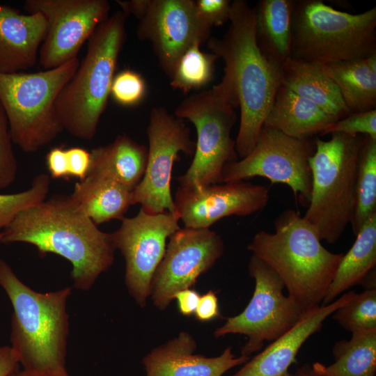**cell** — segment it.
Instances as JSON below:
<instances>
[{
	"instance_id": "4fadbf2b",
	"label": "cell",
	"mask_w": 376,
	"mask_h": 376,
	"mask_svg": "<svg viewBox=\"0 0 376 376\" xmlns=\"http://www.w3.org/2000/svg\"><path fill=\"white\" fill-rule=\"evenodd\" d=\"M179 220L177 214H150L141 208L136 216L124 217L112 233L115 248L125 259L126 287L141 307L146 306L150 295L152 279L164 256L167 238L180 228Z\"/></svg>"
},
{
	"instance_id": "2e32d148",
	"label": "cell",
	"mask_w": 376,
	"mask_h": 376,
	"mask_svg": "<svg viewBox=\"0 0 376 376\" xmlns=\"http://www.w3.org/2000/svg\"><path fill=\"white\" fill-rule=\"evenodd\" d=\"M211 31L198 16L193 0H150L136 35L150 42L160 67L171 79L183 54L194 43L207 42Z\"/></svg>"
},
{
	"instance_id": "30bf717a",
	"label": "cell",
	"mask_w": 376,
	"mask_h": 376,
	"mask_svg": "<svg viewBox=\"0 0 376 376\" xmlns=\"http://www.w3.org/2000/svg\"><path fill=\"white\" fill-rule=\"evenodd\" d=\"M248 268L255 281L250 301L242 313L228 318L214 332L217 338L230 334L246 336L248 340L241 349V355L246 357L260 350L265 341H274L285 334L305 314L283 294V281L267 263L252 255Z\"/></svg>"
},
{
	"instance_id": "d4e9b609",
	"label": "cell",
	"mask_w": 376,
	"mask_h": 376,
	"mask_svg": "<svg viewBox=\"0 0 376 376\" xmlns=\"http://www.w3.org/2000/svg\"><path fill=\"white\" fill-rule=\"evenodd\" d=\"M294 0H260L253 8L257 45L272 63L281 67L290 58Z\"/></svg>"
},
{
	"instance_id": "7402d4cb",
	"label": "cell",
	"mask_w": 376,
	"mask_h": 376,
	"mask_svg": "<svg viewBox=\"0 0 376 376\" xmlns=\"http://www.w3.org/2000/svg\"><path fill=\"white\" fill-rule=\"evenodd\" d=\"M281 85L338 120L350 114L337 86L321 64L290 58L281 67Z\"/></svg>"
},
{
	"instance_id": "3957f363",
	"label": "cell",
	"mask_w": 376,
	"mask_h": 376,
	"mask_svg": "<svg viewBox=\"0 0 376 376\" xmlns=\"http://www.w3.org/2000/svg\"><path fill=\"white\" fill-rule=\"evenodd\" d=\"M274 225V233H256L247 249L277 274L288 296L306 313L323 301L343 253L324 247L314 228L295 210L283 211Z\"/></svg>"
},
{
	"instance_id": "44dd1931",
	"label": "cell",
	"mask_w": 376,
	"mask_h": 376,
	"mask_svg": "<svg viewBox=\"0 0 376 376\" xmlns=\"http://www.w3.org/2000/svg\"><path fill=\"white\" fill-rule=\"evenodd\" d=\"M338 119L283 86L279 88L263 126L298 139L321 134Z\"/></svg>"
},
{
	"instance_id": "d6986e66",
	"label": "cell",
	"mask_w": 376,
	"mask_h": 376,
	"mask_svg": "<svg viewBox=\"0 0 376 376\" xmlns=\"http://www.w3.org/2000/svg\"><path fill=\"white\" fill-rule=\"evenodd\" d=\"M354 290L342 295L327 305H320L306 312L288 331L272 341L265 350L232 376H289L290 366L296 362L297 353L324 321L354 295Z\"/></svg>"
},
{
	"instance_id": "83f0119b",
	"label": "cell",
	"mask_w": 376,
	"mask_h": 376,
	"mask_svg": "<svg viewBox=\"0 0 376 376\" xmlns=\"http://www.w3.org/2000/svg\"><path fill=\"white\" fill-rule=\"evenodd\" d=\"M335 361L325 366L316 362L307 369L311 376H375L376 329L352 333L333 348Z\"/></svg>"
},
{
	"instance_id": "4316f807",
	"label": "cell",
	"mask_w": 376,
	"mask_h": 376,
	"mask_svg": "<svg viewBox=\"0 0 376 376\" xmlns=\"http://www.w3.org/2000/svg\"><path fill=\"white\" fill-rule=\"evenodd\" d=\"M352 247L342 260L336 271L322 305L335 300L350 288L363 284L370 271L376 265V213L363 224Z\"/></svg>"
},
{
	"instance_id": "7a4b0ae2",
	"label": "cell",
	"mask_w": 376,
	"mask_h": 376,
	"mask_svg": "<svg viewBox=\"0 0 376 376\" xmlns=\"http://www.w3.org/2000/svg\"><path fill=\"white\" fill-rule=\"evenodd\" d=\"M230 25L221 38L210 37V52L225 63L224 75L240 109L235 140L242 159L256 145L264 121L281 86V68L269 62L257 45L254 10L244 0L231 3Z\"/></svg>"
},
{
	"instance_id": "8fae6325",
	"label": "cell",
	"mask_w": 376,
	"mask_h": 376,
	"mask_svg": "<svg viewBox=\"0 0 376 376\" xmlns=\"http://www.w3.org/2000/svg\"><path fill=\"white\" fill-rule=\"evenodd\" d=\"M315 150V139H298L263 126L253 150L244 158L227 164L222 182L263 177L272 183L289 186L295 197L308 205L312 190L309 159Z\"/></svg>"
},
{
	"instance_id": "f1b7e54d",
	"label": "cell",
	"mask_w": 376,
	"mask_h": 376,
	"mask_svg": "<svg viewBox=\"0 0 376 376\" xmlns=\"http://www.w3.org/2000/svg\"><path fill=\"white\" fill-rule=\"evenodd\" d=\"M376 213V139L364 136L355 186L354 206L350 224L356 235L366 221Z\"/></svg>"
},
{
	"instance_id": "d590c367",
	"label": "cell",
	"mask_w": 376,
	"mask_h": 376,
	"mask_svg": "<svg viewBox=\"0 0 376 376\" xmlns=\"http://www.w3.org/2000/svg\"><path fill=\"white\" fill-rule=\"evenodd\" d=\"M194 1L198 16L210 28L221 26L229 20L230 1L196 0Z\"/></svg>"
},
{
	"instance_id": "ab89813d",
	"label": "cell",
	"mask_w": 376,
	"mask_h": 376,
	"mask_svg": "<svg viewBox=\"0 0 376 376\" xmlns=\"http://www.w3.org/2000/svg\"><path fill=\"white\" fill-rule=\"evenodd\" d=\"M200 296L194 289L186 288L177 292L173 299H176L180 313L184 316H190L196 311Z\"/></svg>"
},
{
	"instance_id": "ee69618b",
	"label": "cell",
	"mask_w": 376,
	"mask_h": 376,
	"mask_svg": "<svg viewBox=\"0 0 376 376\" xmlns=\"http://www.w3.org/2000/svg\"><path fill=\"white\" fill-rule=\"evenodd\" d=\"M293 376H311L308 372L307 369L301 368L298 370L295 373L293 374Z\"/></svg>"
},
{
	"instance_id": "8992f818",
	"label": "cell",
	"mask_w": 376,
	"mask_h": 376,
	"mask_svg": "<svg viewBox=\"0 0 376 376\" xmlns=\"http://www.w3.org/2000/svg\"><path fill=\"white\" fill-rule=\"evenodd\" d=\"M376 54V7L352 14L320 0L294 1L290 58L325 65Z\"/></svg>"
},
{
	"instance_id": "603a6c76",
	"label": "cell",
	"mask_w": 376,
	"mask_h": 376,
	"mask_svg": "<svg viewBox=\"0 0 376 376\" xmlns=\"http://www.w3.org/2000/svg\"><path fill=\"white\" fill-rule=\"evenodd\" d=\"M88 171L111 178L131 191L141 181L147 165L148 148L126 134L91 150Z\"/></svg>"
},
{
	"instance_id": "484cf974",
	"label": "cell",
	"mask_w": 376,
	"mask_h": 376,
	"mask_svg": "<svg viewBox=\"0 0 376 376\" xmlns=\"http://www.w3.org/2000/svg\"><path fill=\"white\" fill-rule=\"evenodd\" d=\"M337 86L350 113L376 108V54L352 61L322 65Z\"/></svg>"
},
{
	"instance_id": "7c38bea8",
	"label": "cell",
	"mask_w": 376,
	"mask_h": 376,
	"mask_svg": "<svg viewBox=\"0 0 376 376\" xmlns=\"http://www.w3.org/2000/svg\"><path fill=\"white\" fill-rule=\"evenodd\" d=\"M147 134L146 169L141 181L132 191V205L140 204L141 208L150 214H177L171 191L173 166L180 159V152L192 155L196 143L183 120L162 107L152 109Z\"/></svg>"
},
{
	"instance_id": "bcb514c9",
	"label": "cell",
	"mask_w": 376,
	"mask_h": 376,
	"mask_svg": "<svg viewBox=\"0 0 376 376\" xmlns=\"http://www.w3.org/2000/svg\"><path fill=\"white\" fill-rule=\"evenodd\" d=\"M289 376H293V374L291 373Z\"/></svg>"
},
{
	"instance_id": "f6af8a7d",
	"label": "cell",
	"mask_w": 376,
	"mask_h": 376,
	"mask_svg": "<svg viewBox=\"0 0 376 376\" xmlns=\"http://www.w3.org/2000/svg\"><path fill=\"white\" fill-rule=\"evenodd\" d=\"M1 237H2V232L0 231V244H1Z\"/></svg>"
},
{
	"instance_id": "8d00e7d4",
	"label": "cell",
	"mask_w": 376,
	"mask_h": 376,
	"mask_svg": "<svg viewBox=\"0 0 376 376\" xmlns=\"http://www.w3.org/2000/svg\"><path fill=\"white\" fill-rule=\"evenodd\" d=\"M69 178L83 180L88 175L91 166V153L81 147L66 149Z\"/></svg>"
},
{
	"instance_id": "b9f144b4",
	"label": "cell",
	"mask_w": 376,
	"mask_h": 376,
	"mask_svg": "<svg viewBox=\"0 0 376 376\" xmlns=\"http://www.w3.org/2000/svg\"><path fill=\"white\" fill-rule=\"evenodd\" d=\"M150 0H131V1H116L123 12L127 16L132 15L139 19L146 13Z\"/></svg>"
},
{
	"instance_id": "d6a6232c",
	"label": "cell",
	"mask_w": 376,
	"mask_h": 376,
	"mask_svg": "<svg viewBox=\"0 0 376 376\" xmlns=\"http://www.w3.org/2000/svg\"><path fill=\"white\" fill-rule=\"evenodd\" d=\"M147 85L143 76L130 69L115 75L110 95L118 104L130 107L139 104L145 98Z\"/></svg>"
},
{
	"instance_id": "836d02e7",
	"label": "cell",
	"mask_w": 376,
	"mask_h": 376,
	"mask_svg": "<svg viewBox=\"0 0 376 376\" xmlns=\"http://www.w3.org/2000/svg\"><path fill=\"white\" fill-rule=\"evenodd\" d=\"M17 169L8 119L0 102V189L14 182Z\"/></svg>"
},
{
	"instance_id": "f35d334b",
	"label": "cell",
	"mask_w": 376,
	"mask_h": 376,
	"mask_svg": "<svg viewBox=\"0 0 376 376\" xmlns=\"http://www.w3.org/2000/svg\"><path fill=\"white\" fill-rule=\"evenodd\" d=\"M194 315L196 318L202 322H210L221 317L218 297L215 292L210 290L200 296Z\"/></svg>"
},
{
	"instance_id": "9c48e42d",
	"label": "cell",
	"mask_w": 376,
	"mask_h": 376,
	"mask_svg": "<svg viewBox=\"0 0 376 376\" xmlns=\"http://www.w3.org/2000/svg\"><path fill=\"white\" fill-rule=\"evenodd\" d=\"M237 107L230 85L224 77L212 88L189 95L176 107L174 115L192 123L197 133L192 162L177 178L180 187L201 188L222 182L224 168L238 157L230 136Z\"/></svg>"
},
{
	"instance_id": "5bb4252c",
	"label": "cell",
	"mask_w": 376,
	"mask_h": 376,
	"mask_svg": "<svg viewBox=\"0 0 376 376\" xmlns=\"http://www.w3.org/2000/svg\"><path fill=\"white\" fill-rule=\"evenodd\" d=\"M23 8L47 20L39 63L50 70L77 57L86 40L109 17L110 4L107 0H26Z\"/></svg>"
},
{
	"instance_id": "ffe728a7",
	"label": "cell",
	"mask_w": 376,
	"mask_h": 376,
	"mask_svg": "<svg viewBox=\"0 0 376 376\" xmlns=\"http://www.w3.org/2000/svg\"><path fill=\"white\" fill-rule=\"evenodd\" d=\"M47 31L41 13L23 14L0 3V73H18L34 66Z\"/></svg>"
},
{
	"instance_id": "cb8c5ba5",
	"label": "cell",
	"mask_w": 376,
	"mask_h": 376,
	"mask_svg": "<svg viewBox=\"0 0 376 376\" xmlns=\"http://www.w3.org/2000/svg\"><path fill=\"white\" fill-rule=\"evenodd\" d=\"M132 191L119 182L89 173L77 182L70 196L97 226L124 218L132 205Z\"/></svg>"
},
{
	"instance_id": "9a60e30c",
	"label": "cell",
	"mask_w": 376,
	"mask_h": 376,
	"mask_svg": "<svg viewBox=\"0 0 376 376\" xmlns=\"http://www.w3.org/2000/svg\"><path fill=\"white\" fill-rule=\"evenodd\" d=\"M221 237L210 228H180L169 237L164 256L153 275L151 299L166 309L179 290L190 288L221 257Z\"/></svg>"
},
{
	"instance_id": "74e56055",
	"label": "cell",
	"mask_w": 376,
	"mask_h": 376,
	"mask_svg": "<svg viewBox=\"0 0 376 376\" xmlns=\"http://www.w3.org/2000/svg\"><path fill=\"white\" fill-rule=\"evenodd\" d=\"M45 159L52 178H69L66 150L59 146L54 147L47 153Z\"/></svg>"
},
{
	"instance_id": "e0dca14e",
	"label": "cell",
	"mask_w": 376,
	"mask_h": 376,
	"mask_svg": "<svg viewBox=\"0 0 376 376\" xmlns=\"http://www.w3.org/2000/svg\"><path fill=\"white\" fill-rule=\"evenodd\" d=\"M269 198L267 187L240 181L201 188L179 187L173 201L185 228H210L224 217L263 210Z\"/></svg>"
},
{
	"instance_id": "4dcf8cb0",
	"label": "cell",
	"mask_w": 376,
	"mask_h": 376,
	"mask_svg": "<svg viewBox=\"0 0 376 376\" xmlns=\"http://www.w3.org/2000/svg\"><path fill=\"white\" fill-rule=\"evenodd\" d=\"M333 318L345 330L354 332L376 329V287L367 288L338 308Z\"/></svg>"
},
{
	"instance_id": "60d3db41",
	"label": "cell",
	"mask_w": 376,
	"mask_h": 376,
	"mask_svg": "<svg viewBox=\"0 0 376 376\" xmlns=\"http://www.w3.org/2000/svg\"><path fill=\"white\" fill-rule=\"evenodd\" d=\"M19 361L10 346L0 347V376H10L19 369Z\"/></svg>"
},
{
	"instance_id": "277c9868",
	"label": "cell",
	"mask_w": 376,
	"mask_h": 376,
	"mask_svg": "<svg viewBox=\"0 0 376 376\" xmlns=\"http://www.w3.org/2000/svg\"><path fill=\"white\" fill-rule=\"evenodd\" d=\"M0 286L12 307L10 347L23 370L68 373L65 368L70 333L67 301L72 288L35 291L0 259Z\"/></svg>"
},
{
	"instance_id": "1f68e13d",
	"label": "cell",
	"mask_w": 376,
	"mask_h": 376,
	"mask_svg": "<svg viewBox=\"0 0 376 376\" xmlns=\"http://www.w3.org/2000/svg\"><path fill=\"white\" fill-rule=\"evenodd\" d=\"M49 187V175L41 173L35 176L30 187L23 191L0 194V230L6 228L22 211L45 201Z\"/></svg>"
},
{
	"instance_id": "52a82bcc",
	"label": "cell",
	"mask_w": 376,
	"mask_h": 376,
	"mask_svg": "<svg viewBox=\"0 0 376 376\" xmlns=\"http://www.w3.org/2000/svg\"><path fill=\"white\" fill-rule=\"evenodd\" d=\"M331 134L328 141L315 139V150L309 159L311 196L303 217L321 240L332 244L351 221L359 155L365 135Z\"/></svg>"
},
{
	"instance_id": "6da1fadb",
	"label": "cell",
	"mask_w": 376,
	"mask_h": 376,
	"mask_svg": "<svg viewBox=\"0 0 376 376\" xmlns=\"http://www.w3.org/2000/svg\"><path fill=\"white\" fill-rule=\"evenodd\" d=\"M15 242L67 260L73 286L82 291L112 265L116 250L112 233L100 230L70 195H55L20 212L2 231L1 244Z\"/></svg>"
},
{
	"instance_id": "e575fe53",
	"label": "cell",
	"mask_w": 376,
	"mask_h": 376,
	"mask_svg": "<svg viewBox=\"0 0 376 376\" xmlns=\"http://www.w3.org/2000/svg\"><path fill=\"white\" fill-rule=\"evenodd\" d=\"M332 133L353 136L363 134L376 139V109L350 113L327 127L320 135Z\"/></svg>"
},
{
	"instance_id": "5b68a950",
	"label": "cell",
	"mask_w": 376,
	"mask_h": 376,
	"mask_svg": "<svg viewBox=\"0 0 376 376\" xmlns=\"http://www.w3.org/2000/svg\"><path fill=\"white\" fill-rule=\"evenodd\" d=\"M126 17L118 10L96 28L84 59L56 99L55 112L63 130L76 138L91 140L97 132L125 41Z\"/></svg>"
},
{
	"instance_id": "7bdbcfd3",
	"label": "cell",
	"mask_w": 376,
	"mask_h": 376,
	"mask_svg": "<svg viewBox=\"0 0 376 376\" xmlns=\"http://www.w3.org/2000/svg\"><path fill=\"white\" fill-rule=\"evenodd\" d=\"M10 376H69L68 373L65 374H56V373H34L29 372L24 370H19V369L13 373Z\"/></svg>"
},
{
	"instance_id": "ac0fdd59",
	"label": "cell",
	"mask_w": 376,
	"mask_h": 376,
	"mask_svg": "<svg viewBox=\"0 0 376 376\" xmlns=\"http://www.w3.org/2000/svg\"><path fill=\"white\" fill-rule=\"evenodd\" d=\"M196 348L193 336L188 332H180L143 357L146 376H222L250 359L249 357L235 356L231 347L214 357L194 354Z\"/></svg>"
},
{
	"instance_id": "f546056e",
	"label": "cell",
	"mask_w": 376,
	"mask_h": 376,
	"mask_svg": "<svg viewBox=\"0 0 376 376\" xmlns=\"http://www.w3.org/2000/svg\"><path fill=\"white\" fill-rule=\"evenodd\" d=\"M201 46L194 43L180 58L170 79L173 88L187 93L207 86L213 79L219 57L212 52L201 51Z\"/></svg>"
},
{
	"instance_id": "ba28073f",
	"label": "cell",
	"mask_w": 376,
	"mask_h": 376,
	"mask_svg": "<svg viewBox=\"0 0 376 376\" xmlns=\"http://www.w3.org/2000/svg\"><path fill=\"white\" fill-rule=\"evenodd\" d=\"M77 57L58 67L34 73H0V102L13 143L32 153L51 143L63 130L54 104L76 72Z\"/></svg>"
}]
</instances>
